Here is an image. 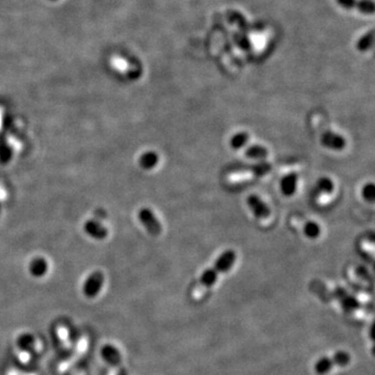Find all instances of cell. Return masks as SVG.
Returning <instances> with one entry per match:
<instances>
[{
  "instance_id": "cell-5",
  "label": "cell",
  "mask_w": 375,
  "mask_h": 375,
  "mask_svg": "<svg viewBox=\"0 0 375 375\" xmlns=\"http://www.w3.org/2000/svg\"><path fill=\"white\" fill-rule=\"evenodd\" d=\"M104 275L100 271H95L89 275L86 279L83 292L87 298H95L103 288Z\"/></svg>"
},
{
  "instance_id": "cell-4",
  "label": "cell",
  "mask_w": 375,
  "mask_h": 375,
  "mask_svg": "<svg viewBox=\"0 0 375 375\" xmlns=\"http://www.w3.org/2000/svg\"><path fill=\"white\" fill-rule=\"evenodd\" d=\"M138 218L139 221L142 223V225L145 227V230L149 233V235L153 237H157L160 235L163 231L162 224H160L159 220L154 215V213L148 209V208H143L138 213Z\"/></svg>"
},
{
  "instance_id": "cell-16",
  "label": "cell",
  "mask_w": 375,
  "mask_h": 375,
  "mask_svg": "<svg viewBox=\"0 0 375 375\" xmlns=\"http://www.w3.org/2000/svg\"><path fill=\"white\" fill-rule=\"evenodd\" d=\"M303 232H304L305 237L314 240V239L319 238V236L321 234V229H320V226L317 222L307 221V222H305V224L303 226Z\"/></svg>"
},
{
  "instance_id": "cell-8",
  "label": "cell",
  "mask_w": 375,
  "mask_h": 375,
  "mask_svg": "<svg viewBox=\"0 0 375 375\" xmlns=\"http://www.w3.org/2000/svg\"><path fill=\"white\" fill-rule=\"evenodd\" d=\"M84 230L88 236L95 240H104L109 235L106 227L96 220H88L84 225Z\"/></svg>"
},
{
  "instance_id": "cell-15",
  "label": "cell",
  "mask_w": 375,
  "mask_h": 375,
  "mask_svg": "<svg viewBox=\"0 0 375 375\" xmlns=\"http://www.w3.org/2000/svg\"><path fill=\"white\" fill-rule=\"evenodd\" d=\"M317 190L322 195H331L334 191V183L329 177H321L317 181Z\"/></svg>"
},
{
  "instance_id": "cell-7",
  "label": "cell",
  "mask_w": 375,
  "mask_h": 375,
  "mask_svg": "<svg viewBox=\"0 0 375 375\" xmlns=\"http://www.w3.org/2000/svg\"><path fill=\"white\" fill-rule=\"evenodd\" d=\"M247 205L250 209V211L253 213V215L256 216L258 219H268L271 215L270 208L268 207L264 200L259 197L258 195H250L247 197Z\"/></svg>"
},
{
  "instance_id": "cell-12",
  "label": "cell",
  "mask_w": 375,
  "mask_h": 375,
  "mask_svg": "<svg viewBox=\"0 0 375 375\" xmlns=\"http://www.w3.org/2000/svg\"><path fill=\"white\" fill-rule=\"evenodd\" d=\"M35 344H36L35 338L31 333H23L17 339L18 347L22 351H25V352L32 351L35 348Z\"/></svg>"
},
{
  "instance_id": "cell-6",
  "label": "cell",
  "mask_w": 375,
  "mask_h": 375,
  "mask_svg": "<svg viewBox=\"0 0 375 375\" xmlns=\"http://www.w3.org/2000/svg\"><path fill=\"white\" fill-rule=\"evenodd\" d=\"M321 144L330 150L340 151L346 147V140L337 132L322 128L321 129Z\"/></svg>"
},
{
  "instance_id": "cell-2",
  "label": "cell",
  "mask_w": 375,
  "mask_h": 375,
  "mask_svg": "<svg viewBox=\"0 0 375 375\" xmlns=\"http://www.w3.org/2000/svg\"><path fill=\"white\" fill-rule=\"evenodd\" d=\"M352 357L349 352L338 351L330 356H323L316 360L314 372L317 375H328L337 369L347 367L351 363Z\"/></svg>"
},
{
  "instance_id": "cell-10",
  "label": "cell",
  "mask_w": 375,
  "mask_h": 375,
  "mask_svg": "<svg viewBox=\"0 0 375 375\" xmlns=\"http://www.w3.org/2000/svg\"><path fill=\"white\" fill-rule=\"evenodd\" d=\"M29 270L34 277H43L48 271V263L44 258H35L30 263Z\"/></svg>"
},
{
  "instance_id": "cell-13",
  "label": "cell",
  "mask_w": 375,
  "mask_h": 375,
  "mask_svg": "<svg viewBox=\"0 0 375 375\" xmlns=\"http://www.w3.org/2000/svg\"><path fill=\"white\" fill-rule=\"evenodd\" d=\"M268 154H269L268 149L265 148V147L262 145H251L247 147L245 150V155L250 158L262 159V158H266Z\"/></svg>"
},
{
  "instance_id": "cell-1",
  "label": "cell",
  "mask_w": 375,
  "mask_h": 375,
  "mask_svg": "<svg viewBox=\"0 0 375 375\" xmlns=\"http://www.w3.org/2000/svg\"><path fill=\"white\" fill-rule=\"evenodd\" d=\"M236 261L237 254L234 250L224 251L217 259L215 264L203 273L191 292V298L195 301L204 299L209 291L216 285L220 275L229 272L234 267Z\"/></svg>"
},
{
  "instance_id": "cell-14",
  "label": "cell",
  "mask_w": 375,
  "mask_h": 375,
  "mask_svg": "<svg viewBox=\"0 0 375 375\" xmlns=\"http://www.w3.org/2000/svg\"><path fill=\"white\" fill-rule=\"evenodd\" d=\"M248 140H249L248 133L246 131H240V132H237L236 135H234L231 138L230 144L233 149L239 150L241 148H243V147L247 144Z\"/></svg>"
},
{
  "instance_id": "cell-11",
  "label": "cell",
  "mask_w": 375,
  "mask_h": 375,
  "mask_svg": "<svg viewBox=\"0 0 375 375\" xmlns=\"http://www.w3.org/2000/svg\"><path fill=\"white\" fill-rule=\"evenodd\" d=\"M159 157L154 151H147L140 155L139 165L144 170H151L158 164Z\"/></svg>"
},
{
  "instance_id": "cell-19",
  "label": "cell",
  "mask_w": 375,
  "mask_h": 375,
  "mask_svg": "<svg viewBox=\"0 0 375 375\" xmlns=\"http://www.w3.org/2000/svg\"><path fill=\"white\" fill-rule=\"evenodd\" d=\"M0 211H2V205H0Z\"/></svg>"
},
{
  "instance_id": "cell-9",
  "label": "cell",
  "mask_w": 375,
  "mask_h": 375,
  "mask_svg": "<svg viewBox=\"0 0 375 375\" xmlns=\"http://www.w3.org/2000/svg\"><path fill=\"white\" fill-rule=\"evenodd\" d=\"M298 175L296 173H289L280 180V190L285 196H293L297 189Z\"/></svg>"
},
{
  "instance_id": "cell-3",
  "label": "cell",
  "mask_w": 375,
  "mask_h": 375,
  "mask_svg": "<svg viewBox=\"0 0 375 375\" xmlns=\"http://www.w3.org/2000/svg\"><path fill=\"white\" fill-rule=\"evenodd\" d=\"M101 356L115 370V375H128V372L123 365L121 353L117 347L111 344L104 345L101 349Z\"/></svg>"
},
{
  "instance_id": "cell-18",
  "label": "cell",
  "mask_w": 375,
  "mask_h": 375,
  "mask_svg": "<svg viewBox=\"0 0 375 375\" xmlns=\"http://www.w3.org/2000/svg\"><path fill=\"white\" fill-rule=\"evenodd\" d=\"M361 195H363V197H364L366 202L373 203L374 199H375V186H374V184L372 182H369V183L365 184V186L363 188V191H361Z\"/></svg>"
},
{
  "instance_id": "cell-17",
  "label": "cell",
  "mask_w": 375,
  "mask_h": 375,
  "mask_svg": "<svg viewBox=\"0 0 375 375\" xmlns=\"http://www.w3.org/2000/svg\"><path fill=\"white\" fill-rule=\"evenodd\" d=\"M12 148L7 142L0 143V163L8 164L12 158Z\"/></svg>"
}]
</instances>
